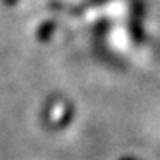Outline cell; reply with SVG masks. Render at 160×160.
Here are the masks:
<instances>
[{"label":"cell","mask_w":160,"mask_h":160,"mask_svg":"<svg viewBox=\"0 0 160 160\" xmlns=\"http://www.w3.org/2000/svg\"><path fill=\"white\" fill-rule=\"evenodd\" d=\"M56 30V21H46L44 25H41L38 28V31H36V38H38L39 41H48L51 38V34L54 33Z\"/></svg>","instance_id":"1"},{"label":"cell","mask_w":160,"mask_h":160,"mask_svg":"<svg viewBox=\"0 0 160 160\" xmlns=\"http://www.w3.org/2000/svg\"><path fill=\"white\" fill-rule=\"evenodd\" d=\"M3 2H5L7 5H15V3H17V0H3Z\"/></svg>","instance_id":"2"}]
</instances>
